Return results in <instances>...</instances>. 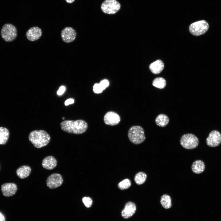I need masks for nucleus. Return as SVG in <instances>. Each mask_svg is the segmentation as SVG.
Listing matches in <instances>:
<instances>
[{
    "label": "nucleus",
    "mask_w": 221,
    "mask_h": 221,
    "mask_svg": "<svg viewBox=\"0 0 221 221\" xmlns=\"http://www.w3.org/2000/svg\"><path fill=\"white\" fill-rule=\"evenodd\" d=\"M65 90V87L64 86H61L57 91V94L59 95H62Z\"/></svg>",
    "instance_id": "bb28decb"
},
{
    "label": "nucleus",
    "mask_w": 221,
    "mask_h": 221,
    "mask_svg": "<svg viewBox=\"0 0 221 221\" xmlns=\"http://www.w3.org/2000/svg\"><path fill=\"white\" fill-rule=\"evenodd\" d=\"M165 80L162 77H157L153 80L152 84L155 87L159 89L165 88L166 85Z\"/></svg>",
    "instance_id": "b1692460"
},
{
    "label": "nucleus",
    "mask_w": 221,
    "mask_h": 221,
    "mask_svg": "<svg viewBox=\"0 0 221 221\" xmlns=\"http://www.w3.org/2000/svg\"><path fill=\"white\" fill-rule=\"evenodd\" d=\"M131 185V181L128 179H126L119 182L118 184V188L121 190L128 188Z\"/></svg>",
    "instance_id": "393cba45"
},
{
    "label": "nucleus",
    "mask_w": 221,
    "mask_h": 221,
    "mask_svg": "<svg viewBox=\"0 0 221 221\" xmlns=\"http://www.w3.org/2000/svg\"><path fill=\"white\" fill-rule=\"evenodd\" d=\"M9 136V132L7 129L0 127V145H4L8 141Z\"/></svg>",
    "instance_id": "412c9836"
},
{
    "label": "nucleus",
    "mask_w": 221,
    "mask_h": 221,
    "mask_svg": "<svg viewBox=\"0 0 221 221\" xmlns=\"http://www.w3.org/2000/svg\"><path fill=\"white\" fill-rule=\"evenodd\" d=\"M60 126L63 131L75 134H81L85 133L88 127L87 122L82 119L64 120L60 123Z\"/></svg>",
    "instance_id": "f257e3e1"
},
{
    "label": "nucleus",
    "mask_w": 221,
    "mask_h": 221,
    "mask_svg": "<svg viewBox=\"0 0 221 221\" xmlns=\"http://www.w3.org/2000/svg\"><path fill=\"white\" fill-rule=\"evenodd\" d=\"M41 29L38 27H33L29 29L26 33V35L27 39L31 41H34L38 40L42 35Z\"/></svg>",
    "instance_id": "ddd939ff"
},
{
    "label": "nucleus",
    "mask_w": 221,
    "mask_h": 221,
    "mask_svg": "<svg viewBox=\"0 0 221 221\" xmlns=\"http://www.w3.org/2000/svg\"><path fill=\"white\" fill-rule=\"evenodd\" d=\"M169 122V118L166 115L161 114L158 115L155 119L156 124L161 127H164L167 125Z\"/></svg>",
    "instance_id": "aec40b11"
},
{
    "label": "nucleus",
    "mask_w": 221,
    "mask_h": 221,
    "mask_svg": "<svg viewBox=\"0 0 221 221\" xmlns=\"http://www.w3.org/2000/svg\"><path fill=\"white\" fill-rule=\"evenodd\" d=\"M31 171V168L29 166L26 165H23L17 169L16 174L20 178L24 179L29 176Z\"/></svg>",
    "instance_id": "f3484780"
},
{
    "label": "nucleus",
    "mask_w": 221,
    "mask_h": 221,
    "mask_svg": "<svg viewBox=\"0 0 221 221\" xmlns=\"http://www.w3.org/2000/svg\"><path fill=\"white\" fill-rule=\"evenodd\" d=\"M6 219L4 215L0 212V221H5Z\"/></svg>",
    "instance_id": "c85d7f7f"
},
{
    "label": "nucleus",
    "mask_w": 221,
    "mask_h": 221,
    "mask_svg": "<svg viewBox=\"0 0 221 221\" xmlns=\"http://www.w3.org/2000/svg\"><path fill=\"white\" fill-rule=\"evenodd\" d=\"M50 139L49 134L43 130H33L29 135V141L37 148H40L47 145Z\"/></svg>",
    "instance_id": "f03ea898"
},
{
    "label": "nucleus",
    "mask_w": 221,
    "mask_h": 221,
    "mask_svg": "<svg viewBox=\"0 0 221 221\" xmlns=\"http://www.w3.org/2000/svg\"><path fill=\"white\" fill-rule=\"evenodd\" d=\"M109 85V82L107 79L102 80L99 83H96L93 86L94 92L96 94L101 93L103 90L107 87Z\"/></svg>",
    "instance_id": "6ab92c4d"
},
{
    "label": "nucleus",
    "mask_w": 221,
    "mask_h": 221,
    "mask_svg": "<svg viewBox=\"0 0 221 221\" xmlns=\"http://www.w3.org/2000/svg\"><path fill=\"white\" fill-rule=\"evenodd\" d=\"M74 102V100L73 99H69L65 101L64 104L65 106H67L69 104H73Z\"/></svg>",
    "instance_id": "cd10ccee"
},
{
    "label": "nucleus",
    "mask_w": 221,
    "mask_h": 221,
    "mask_svg": "<svg viewBox=\"0 0 221 221\" xmlns=\"http://www.w3.org/2000/svg\"><path fill=\"white\" fill-rule=\"evenodd\" d=\"M164 66L163 61L159 59L150 64L149 66V68L152 73L157 74L162 71Z\"/></svg>",
    "instance_id": "dca6fc26"
},
{
    "label": "nucleus",
    "mask_w": 221,
    "mask_h": 221,
    "mask_svg": "<svg viewBox=\"0 0 221 221\" xmlns=\"http://www.w3.org/2000/svg\"><path fill=\"white\" fill-rule=\"evenodd\" d=\"M61 37L62 40L66 43H70L76 39V31L71 27H66L61 31Z\"/></svg>",
    "instance_id": "9d476101"
},
{
    "label": "nucleus",
    "mask_w": 221,
    "mask_h": 221,
    "mask_svg": "<svg viewBox=\"0 0 221 221\" xmlns=\"http://www.w3.org/2000/svg\"><path fill=\"white\" fill-rule=\"evenodd\" d=\"M75 0H65L66 2L68 3H72Z\"/></svg>",
    "instance_id": "c756f323"
},
{
    "label": "nucleus",
    "mask_w": 221,
    "mask_h": 221,
    "mask_svg": "<svg viewBox=\"0 0 221 221\" xmlns=\"http://www.w3.org/2000/svg\"><path fill=\"white\" fill-rule=\"evenodd\" d=\"M206 144L211 147L218 146L221 142V134L217 130L211 131L206 140Z\"/></svg>",
    "instance_id": "1a4fd4ad"
},
{
    "label": "nucleus",
    "mask_w": 221,
    "mask_h": 221,
    "mask_svg": "<svg viewBox=\"0 0 221 221\" xmlns=\"http://www.w3.org/2000/svg\"><path fill=\"white\" fill-rule=\"evenodd\" d=\"M136 210V206L134 203L131 202H128L121 212L122 215L125 219L128 218L134 214Z\"/></svg>",
    "instance_id": "4468645a"
},
{
    "label": "nucleus",
    "mask_w": 221,
    "mask_h": 221,
    "mask_svg": "<svg viewBox=\"0 0 221 221\" xmlns=\"http://www.w3.org/2000/svg\"><path fill=\"white\" fill-rule=\"evenodd\" d=\"M62 119H63V120L64 119V117H63V118H62Z\"/></svg>",
    "instance_id": "7c9ffc66"
},
{
    "label": "nucleus",
    "mask_w": 221,
    "mask_h": 221,
    "mask_svg": "<svg viewBox=\"0 0 221 221\" xmlns=\"http://www.w3.org/2000/svg\"><path fill=\"white\" fill-rule=\"evenodd\" d=\"M82 200L86 207L89 208L91 206L92 204V200L90 198L84 197L83 198Z\"/></svg>",
    "instance_id": "a878e982"
},
{
    "label": "nucleus",
    "mask_w": 221,
    "mask_h": 221,
    "mask_svg": "<svg viewBox=\"0 0 221 221\" xmlns=\"http://www.w3.org/2000/svg\"><path fill=\"white\" fill-rule=\"evenodd\" d=\"M57 161L53 156H50L45 157L42 160V165L43 168L48 170L54 169L57 165Z\"/></svg>",
    "instance_id": "2eb2a0df"
},
{
    "label": "nucleus",
    "mask_w": 221,
    "mask_h": 221,
    "mask_svg": "<svg viewBox=\"0 0 221 221\" xmlns=\"http://www.w3.org/2000/svg\"><path fill=\"white\" fill-rule=\"evenodd\" d=\"M128 136L130 141L136 145L142 143L145 139L143 129L139 126L131 127L128 130Z\"/></svg>",
    "instance_id": "7ed1b4c3"
},
{
    "label": "nucleus",
    "mask_w": 221,
    "mask_h": 221,
    "mask_svg": "<svg viewBox=\"0 0 221 221\" xmlns=\"http://www.w3.org/2000/svg\"><path fill=\"white\" fill-rule=\"evenodd\" d=\"M2 38L5 41L10 42L14 40L17 36L15 27L10 24H6L2 27L1 32Z\"/></svg>",
    "instance_id": "39448f33"
},
{
    "label": "nucleus",
    "mask_w": 221,
    "mask_h": 221,
    "mask_svg": "<svg viewBox=\"0 0 221 221\" xmlns=\"http://www.w3.org/2000/svg\"><path fill=\"white\" fill-rule=\"evenodd\" d=\"M105 123L108 125L114 126L118 124L120 121V116L114 112L110 111L107 112L103 118Z\"/></svg>",
    "instance_id": "9b49d317"
},
{
    "label": "nucleus",
    "mask_w": 221,
    "mask_h": 221,
    "mask_svg": "<svg viewBox=\"0 0 221 221\" xmlns=\"http://www.w3.org/2000/svg\"><path fill=\"white\" fill-rule=\"evenodd\" d=\"M120 3L116 0H105L102 4L101 9L105 13L114 14L120 9Z\"/></svg>",
    "instance_id": "0eeeda50"
},
{
    "label": "nucleus",
    "mask_w": 221,
    "mask_h": 221,
    "mask_svg": "<svg viewBox=\"0 0 221 221\" xmlns=\"http://www.w3.org/2000/svg\"><path fill=\"white\" fill-rule=\"evenodd\" d=\"M16 184L13 183H6L1 186V190L3 195L6 197L12 196L14 195L17 190Z\"/></svg>",
    "instance_id": "f8f14e48"
},
{
    "label": "nucleus",
    "mask_w": 221,
    "mask_h": 221,
    "mask_svg": "<svg viewBox=\"0 0 221 221\" xmlns=\"http://www.w3.org/2000/svg\"><path fill=\"white\" fill-rule=\"evenodd\" d=\"M160 203L162 206L166 209H169L172 206L171 198L167 194L163 195L161 196Z\"/></svg>",
    "instance_id": "4be33fe9"
},
{
    "label": "nucleus",
    "mask_w": 221,
    "mask_h": 221,
    "mask_svg": "<svg viewBox=\"0 0 221 221\" xmlns=\"http://www.w3.org/2000/svg\"><path fill=\"white\" fill-rule=\"evenodd\" d=\"M147 176L146 174L144 172H139L135 175L134 178V181L138 185L142 184L145 181Z\"/></svg>",
    "instance_id": "5701e85b"
},
{
    "label": "nucleus",
    "mask_w": 221,
    "mask_h": 221,
    "mask_svg": "<svg viewBox=\"0 0 221 221\" xmlns=\"http://www.w3.org/2000/svg\"><path fill=\"white\" fill-rule=\"evenodd\" d=\"M209 28L208 23L205 20H202L191 24L189 27V30L192 35L199 36L205 33Z\"/></svg>",
    "instance_id": "20e7f679"
},
{
    "label": "nucleus",
    "mask_w": 221,
    "mask_h": 221,
    "mask_svg": "<svg viewBox=\"0 0 221 221\" xmlns=\"http://www.w3.org/2000/svg\"><path fill=\"white\" fill-rule=\"evenodd\" d=\"M197 138L192 134H187L183 135L180 139L181 146L187 149H192L196 148L199 144Z\"/></svg>",
    "instance_id": "423d86ee"
},
{
    "label": "nucleus",
    "mask_w": 221,
    "mask_h": 221,
    "mask_svg": "<svg viewBox=\"0 0 221 221\" xmlns=\"http://www.w3.org/2000/svg\"><path fill=\"white\" fill-rule=\"evenodd\" d=\"M191 168L194 173L200 174L204 171L205 169V165L203 161L197 160L193 162Z\"/></svg>",
    "instance_id": "a211bd4d"
},
{
    "label": "nucleus",
    "mask_w": 221,
    "mask_h": 221,
    "mask_svg": "<svg viewBox=\"0 0 221 221\" xmlns=\"http://www.w3.org/2000/svg\"><path fill=\"white\" fill-rule=\"evenodd\" d=\"M63 179L61 175L58 173H53L50 175L47 179L46 184L50 189L57 188L62 184Z\"/></svg>",
    "instance_id": "6e6552de"
}]
</instances>
